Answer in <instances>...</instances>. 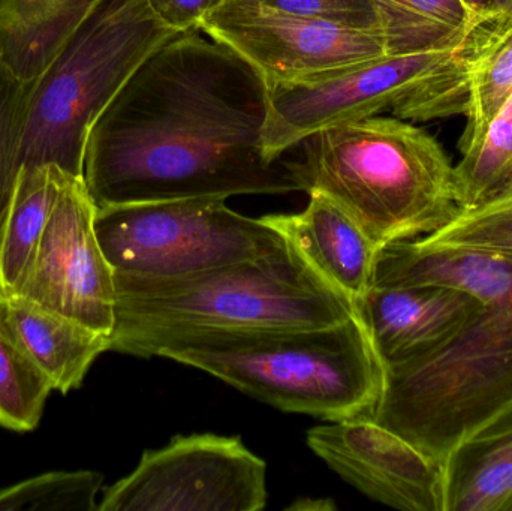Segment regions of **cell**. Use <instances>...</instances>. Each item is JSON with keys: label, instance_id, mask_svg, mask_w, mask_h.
Here are the masks:
<instances>
[{"label": "cell", "instance_id": "obj_1", "mask_svg": "<svg viewBox=\"0 0 512 511\" xmlns=\"http://www.w3.org/2000/svg\"><path fill=\"white\" fill-rule=\"evenodd\" d=\"M265 78L201 29L159 45L93 123L84 182L96 207L300 191L262 149Z\"/></svg>", "mask_w": 512, "mask_h": 511}, {"label": "cell", "instance_id": "obj_2", "mask_svg": "<svg viewBox=\"0 0 512 511\" xmlns=\"http://www.w3.org/2000/svg\"><path fill=\"white\" fill-rule=\"evenodd\" d=\"M110 351L152 359L188 333L333 326L354 303L319 278L286 243L255 260L171 278L114 273Z\"/></svg>", "mask_w": 512, "mask_h": 511}, {"label": "cell", "instance_id": "obj_3", "mask_svg": "<svg viewBox=\"0 0 512 511\" xmlns=\"http://www.w3.org/2000/svg\"><path fill=\"white\" fill-rule=\"evenodd\" d=\"M297 147L300 159L286 164L300 191L330 198L379 249L435 233L460 212L444 147L399 117L343 123Z\"/></svg>", "mask_w": 512, "mask_h": 511}, {"label": "cell", "instance_id": "obj_4", "mask_svg": "<svg viewBox=\"0 0 512 511\" xmlns=\"http://www.w3.org/2000/svg\"><path fill=\"white\" fill-rule=\"evenodd\" d=\"M156 357L327 422L370 419L384 389V363L357 315L333 326L188 333L165 341Z\"/></svg>", "mask_w": 512, "mask_h": 511}, {"label": "cell", "instance_id": "obj_5", "mask_svg": "<svg viewBox=\"0 0 512 511\" xmlns=\"http://www.w3.org/2000/svg\"><path fill=\"white\" fill-rule=\"evenodd\" d=\"M384 369L370 419L444 464L512 404V308L486 306L438 347Z\"/></svg>", "mask_w": 512, "mask_h": 511}, {"label": "cell", "instance_id": "obj_6", "mask_svg": "<svg viewBox=\"0 0 512 511\" xmlns=\"http://www.w3.org/2000/svg\"><path fill=\"white\" fill-rule=\"evenodd\" d=\"M176 33L147 0H102L33 81L23 167L56 164L84 177L93 123L138 66Z\"/></svg>", "mask_w": 512, "mask_h": 511}, {"label": "cell", "instance_id": "obj_7", "mask_svg": "<svg viewBox=\"0 0 512 511\" xmlns=\"http://www.w3.org/2000/svg\"><path fill=\"white\" fill-rule=\"evenodd\" d=\"M95 230L116 275L171 278L273 254L286 240L225 198H185L96 210Z\"/></svg>", "mask_w": 512, "mask_h": 511}, {"label": "cell", "instance_id": "obj_8", "mask_svg": "<svg viewBox=\"0 0 512 511\" xmlns=\"http://www.w3.org/2000/svg\"><path fill=\"white\" fill-rule=\"evenodd\" d=\"M267 500V464L239 437L192 434L144 452L98 510L261 511Z\"/></svg>", "mask_w": 512, "mask_h": 511}, {"label": "cell", "instance_id": "obj_9", "mask_svg": "<svg viewBox=\"0 0 512 511\" xmlns=\"http://www.w3.org/2000/svg\"><path fill=\"white\" fill-rule=\"evenodd\" d=\"M457 47L388 54L306 80L267 83V117L262 132L265 158L279 161L283 153L316 132L391 110Z\"/></svg>", "mask_w": 512, "mask_h": 511}, {"label": "cell", "instance_id": "obj_10", "mask_svg": "<svg viewBox=\"0 0 512 511\" xmlns=\"http://www.w3.org/2000/svg\"><path fill=\"white\" fill-rule=\"evenodd\" d=\"M200 29L251 63L267 83L306 80L393 54L384 36L301 17L259 0H225Z\"/></svg>", "mask_w": 512, "mask_h": 511}, {"label": "cell", "instance_id": "obj_11", "mask_svg": "<svg viewBox=\"0 0 512 511\" xmlns=\"http://www.w3.org/2000/svg\"><path fill=\"white\" fill-rule=\"evenodd\" d=\"M95 201L84 177H69L17 290L24 299L96 332L114 327V273L95 230Z\"/></svg>", "mask_w": 512, "mask_h": 511}, {"label": "cell", "instance_id": "obj_12", "mask_svg": "<svg viewBox=\"0 0 512 511\" xmlns=\"http://www.w3.org/2000/svg\"><path fill=\"white\" fill-rule=\"evenodd\" d=\"M309 449L376 503L403 511H445L444 465L372 419L315 426Z\"/></svg>", "mask_w": 512, "mask_h": 511}, {"label": "cell", "instance_id": "obj_13", "mask_svg": "<svg viewBox=\"0 0 512 511\" xmlns=\"http://www.w3.org/2000/svg\"><path fill=\"white\" fill-rule=\"evenodd\" d=\"M354 308L385 365L438 347L486 305L459 288L411 284L372 285Z\"/></svg>", "mask_w": 512, "mask_h": 511}, {"label": "cell", "instance_id": "obj_14", "mask_svg": "<svg viewBox=\"0 0 512 511\" xmlns=\"http://www.w3.org/2000/svg\"><path fill=\"white\" fill-rule=\"evenodd\" d=\"M306 209L262 216L304 263L352 303L369 291L379 248L360 225L325 195L313 192Z\"/></svg>", "mask_w": 512, "mask_h": 511}, {"label": "cell", "instance_id": "obj_15", "mask_svg": "<svg viewBox=\"0 0 512 511\" xmlns=\"http://www.w3.org/2000/svg\"><path fill=\"white\" fill-rule=\"evenodd\" d=\"M439 284L459 288L486 306L512 308V254L405 240L379 249L373 284Z\"/></svg>", "mask_w": 512, "mask_h": 511}, {"label": "cell", "instance_id": "obj_16", "mask_svg": "<svg viewBox=\"0 0 512 511\" xmlns=\"http://www.w3.org/2000/svg\"><path fill=\"white\" fill-rule=\"evenodd\" d=\"M3 293L6 318L53 392L80 389L95 360L110 351V335L41 308L17 293Z\"/></svg>", "mask_w": 512, "mask_h": 511}, {"label": "cell", "instance_id": "obj_17", "mask_svg": "<svg viewBox=\"0 0 512 511\" xmlns=\"http://www.w3.org/2000/svg\"><path fill=\"white\" fill-rule=\"evenodd\" d=\"M445 511H508L512 404L460 441L444 461Z\"/></svg>", "mask_w": 512, "mask_h": 511}, {"label": "cell", "instance_id": "obj_18", "mask_svg": "<svg viewBox=\"0 0 512 511\" xmlns=\"http://www.w3.org/2000/svg\"><path fill=\"white\" fill-rule=\"evenodd\" d=\"M102 0H9L0 15V56L35 81Z\"/></svg>", "mask_w": 512, "mask_h": 511}, {"label": "cell", "instance_id": "obj_19", "mask_svg": "<svg viewBox=\"0 0 512 511\" xmlns=\"http://www.w3.org/2000/svg\"><path fill=\"white\" fill-rule=\"evenodd\" d=\"M72 174L56 164L21 167L0 234V290L23 281L54 204Z\"/></svg>", "mask_w": 512, "mask_h": 511}, {"label": "cell", "instance_id": "obj_20", "mask_svg": "<svg viewBox=\"0 0 512 511\" xmlns=\"http://www.w3.org/2000/svg\"><path fill=\"white\" fill-rule=\"evenodd\" d=\"M469 105L460 152L477 143L512 96V20L481 23L460 45Z\"/></svg>", "mask_w": 512, "mask_h": 511}, {"label": "cell", "instance_id": "obj_21", "mask_svg": "<svg viewBox=\"0 0 512 511\" xmlns=\"http://www.w3.org/2000/svg\"><path fill=\"white\" fill-rule=\"evenodd\" d=\"M301 17L336 24L345 29L384 36L391 53L405 54L457 47L466 36L451 30L421 26L394 14L376 0H259Z\"/></svg>", "mask_w": 512, "mask_h": 511}, {"label": "cell", "instance_id": "obj_22", "mask_svg": "<svg viewBox=\"0 0 512 511\" xmlns=\"http://www.w3.org/2000/svg\"><path fill=\"white\" fill-rule=\"evenodd\" d=\"M53 387L15 336L0 290V429L35 431Z\"/></svg>", "mask_w": 512, "mask_h": 511}, {"label": "cell", "instance_id": "obj_23", "mask_svg": "<svg viewBox=\"0 0 512 511\" xmlns=\"http://www.w3.org/2000/svg\"><path fill=\"white\" fill-rule=\"evenodd\" d=\"M460 209L492 200L512 186V96L486 134L463 150L454 167Z\"/></svg>", "mask_w": 512, "mask_h": 511}, {"label": "cell", "instance_id": "obj_24", "mask_svg": "<svg viewBox=\"0 0 512 511\" xmlns=\"http://www.w3.org/2000/svg\"><path fill=\"white\" fill-rule=\"evenodd\" d=\"M104 476L95 471H56L0 489V511L98 510Z\"/></svg>", "mask_w": 512, "mask_h": 511}, {"label": "cell", "instance_id": "obj_25", "mask_svg": "<svg viewBox=\"0 0 512 511\" xmlns=\"http://www.w3.org/2000/svg\"><path fill=\"white\" fill-rule=\"evenodd\" d=\"M33 81L18 77L0 56V234L18 174Z\"/></svg>", "mask_w": 512, "mask_h": 511}, {"label": "cell", "instance_id": "obj_26", "mask_svg": "<svg viewBox=\"0 0 512 511\" xmlns=\"http://www.w3.org/2000/svg\"><path fill=\"white\" fill-rule=\"evenodd\" d=\"M420 240L427 245L512 254V186L480 206L460 209L445 227Z\"/></svg>", "mask_w": 512, "mask_h": 511}, {"label": "cell", "instance_id": "obj_27", "mask_svg": "<svg viewBox=\"0 0 512 511\" xmlns=\"http://www.w3.org/2000/svg\"><path fill=\"white\" fill-rule=\"evenodd\" d=\"M394 14L421 26L468 36L480 24L462 0H376Z\"/></svg>", "mask_w": 512, "mask_h": 511}, {"label": "cell", "instance_id": "obj_28", "mask_svg": "<svg viewBox=\"0 0 512 511\" xmlns=\"http://www.w3.org/2000/svg\"><path fill=\"white\" fill-rule=\"evenodd\" d=\"M225 0H147L155 17L174 32L200 29L201 21Z\"/></svg>", "mask_w": 512, "mask_h": 511}, {"label": "cell", "instance_id": "obj_29", "mask_svg": "<svg viewBox=\"0 0 512 511\" xmlns=\"http://www.w3.org/2000/svg\"><path fill=\"white\" fill-rule=\"evenodd\" d=\"M481 23L512 20V0H462Z\"/></svg>", "mask_w": 512, "mask_h": 511}, {"label": "cell", "instance_id": "obj_30", "mask_svg": "<svg viewBox=\"0 0 512 511\" xmlns=\"http://www.w3.org/2000/svg\"><path fill=\"white\" fill-rule=\"evenodd\" d=\"M508 511H512V504L510 507H508Z\"/></svg>", "mask_w": 512, "mask_h": 511}]
</instances>
